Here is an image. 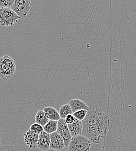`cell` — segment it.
<instances>
[{
  "label": "cell",
  "mask_w": 136,
  "mask_h": 151,
  "mask_svg": "<svg viewBox=\"0 0 136 151\" xmlns=\"http://www.w3.org/2000/svg\"><path fill=\"white\" fill-rule=\"evenodd\" d=\"M110 127V120L107 119L98 124L83 129L82 135L92 142L101 144L106 138Z\"/></svg>",
  "instance_id": "1"
},
{
  "label": "cell",
  "mask_w": 136,
  "mask_h": 151,
  "mask_svg": "<svg viewBox=\"0 0 136 151\" xmlns=\"http://www.w3.org/2000/svg\"><path fill=\"white\" fill-rule=\"evenodd\" d=\"M108 119V116L98 105L91 104L85 119L82 121L83 128L96 124Z\"/></svg>",
  "instance_id": "2"
},
{
  "label": "cell",
  "mask_w": 136,
  "mask_h": 151,
  "mask_svg": "<svg viewBox=\"0 0 136 151\" xmlns=\"http://www.w3.org/2000/svg\"><path fill=\"white\" fill-rule=\"evenodd\" d=\"M16 72V64L14 59L8 55L0 58V78L4 81L11 79Z\"/></svg>",
  "instance_id": "3"
},
{
  "label": "cell",
  "mask_w": 136,
  "mask_h": 151,
  "mask_svg": "<svg viewBox=\"0 0 136 151\" xmlns=\"http://www.w3.org/2000/svg\"><path fill=\"white\" fill-rule=\"evenodd\" d=\"M92 141L82 135L73 137L68 147V151H89Z\"/></svg>",
  "instance_id": "4"
},
{
  "label": "cell",
  "mask_w": 136,
  "mask_h": 151,
  "mask_svg": "<svg viewBox=\"0 0 136 151\" xmlns=\"http://www.w3.org/2000/svg\"><path fill=\"white\" fill-rule=\"evenodd\" d=\"M19 17L11 8H0V24L9 27L18 22Z\"/></svg>",
  "instance_id": "5"
},
{
  "label": "cell",
  "mask_w": 136,
  "mask_h": 151,
  "mask_svg": "<svg viewBox=\"0 0 136 151\" xmlns=\"http://www.w3.org/2000/svg\"><path fill=\"white\" fill-rule=\"evenodd\" d=\"M32 3L29 0H15L11 9L19 17L24 19L29 14Z\"/></svg>",
  "instance_id": "6"
},
{
  "label": "cell",
  "mask_w": 136,
  "mask_h": 151,
  "mask_svg": "<svg viewBox=\"0 0 136 151\" xmlns=\"http://www.w3.org/2000/svg\"><path fill=\"white\" fill-rule=\"evenodd\" d=\"M57 132L62 138L65 142V147L68 148L72 137L69 132L68 124L64 119H60L58 121V129Z\"/></svg>",
  "instance_id": "7"
},
{
  "label": "cell",
  "mask_w": 136,
  "mask_h": 151,
  "mask_svg": "<svg viewBox=\"0 0 136 151\" xmlns=\"http://www.w3.org/2000/svg\"><path fill=\"white\" fill-rule=\"evenodd\" d=\"M39 135V134L29 130L24 134V142L31 149L37 148Z\"/></svg>",
  "instance_id": "8"
},
{
  "label": "cell",
  "mask_w": 136,
  "mask_h": 151,
  "mask_svg": "<svg viewBox=\"0 0 136 151\" xmlns=\"http://www.w3.org/2000/svg\"><path fill=\"white\" fill-rule=\"evenodd\" d=\"M50 149L55 151H62L65 147V142L57 132L50 134Z\"/></svg>",
  "instance_id": "9"
},
{
  "label": "cell",
  "mask_w": 136,
  "mask_h": 151,
  "mask_svg": "<svg viewBox=\"0 0 136 151\" xmlns=\"http://www.w3.org/2000/svg\"><path fill=\"white\" fill-rule=\"evenodd\" d=\"M50 134L45 132H43L40 134L37 147L39 150L42 151L49 150L50 149Z\"/></svg>",
  "instance_id": "10"
},
{
  "label": "cell",
  "mask_w": 136,
  "mask_h": 151,
  "mask_svg": "<svg viewBox=\"0 0 136 151\" xmlns=\"http://www.w3.org/2000/svg\"><path fill=\"white\" fill-rule=\"evenodd\" d=\"M72 137H75L82 134L83 126L81 121L75 119V121L70 124L68 125Z\"/></svg>",
  "instance_id": "11"
},
{
  "label": "cell",
  "mask_w": 136,
  "mask_h": 151,
  "mask_svg": "<svg viewBox=\"0 0 136 151\" xmlns=\"http://www.w3.org/2000/svg\"><path fill=\"white\" fill-rule=\"evenodd\" d=\"M69 105L71 106L72 113L81 110H89V106H88L84 102L79 99H73L69 101Z\"/></svg>",
  "instance_id": "12"
},
{
  "label": "cell",
  "mask_w": 136,
  "mask_h": 151,
  "mask_svg": "<svg viewBox=\"0 0 136 151\" xmlns=\"http://www.w3.org/2000/svg\"><path fill=\"white\" fill-rule=\"evenodd\" d=\"M43 111L45 113L49 120L58 121L60 119V117L58 111H57V110L54 107H45L43 109Z\"/></svg>",
  "instance_id": "13"
},
{
  "label": "cell",
  "mask_w": 136,
  "mask_h": 151,
  "mask_svg": "<svg viewBox=\"0 0 136 151\" xmlns=\"http://www.w3.org/2000/svg\"><path fill=\"white\" fill-rule=\"evenodd\" d=\"M35 121H36V123L39 124L42 127H44L50 120L48 119V117H47L44 111L40 110L36 114Z\"/></svg>",
  "instance_id": "14"
},
{
  "label": "cell",
  "mask_w": 136,
  "mask_h": 151,
  "mask_svg": "<svg viewBox=\"0 0 136 151\" xmlns=\"http://www.w3.org/2000/svg\"><path fill=\"white\" fill-rule=\"evenodd\" d=\"M44 132L51 134L54 132H57L58 129V121L50 120L46 125L43 127Z\"/></svg>",
  "instance_id": "15"
},
{
  "label": "cell",
  "mask_w": 136,
  "mask_h": 151,
  "mask_svg": "<svg viewBox=\"0 0 136 151\" xmlns=\"http://www.w3.org/2000/svg\"><path fill=\"white\" fill-rule=\"evenodd\" d=\"M58 112L60 115V119H65V118L67 116L73 114L72 108L71 106L69 105V104H65L61 106V107L59 109Z\"/></svg>",
  "instance_id": "16"
},
{
  "label": "cell",
  "mask_w": 136,
  "mask_h": 151,
  "mask_svg": "<svg viewBox=\"0 0 136 151\" xmlns=\"http://www.w3.org/2000/svg\"><path fill=\"white\" fill-rule=\"evenodd\" d=\"M87 112V110H81L76 112L75 113H73V115L74 116L75 119L82 122L85 119Z\"/></svg>",
  "instance_id": "17"
},
{
  "label": "cell",
  "mask_w": 136,
  "mask_h": 151,
  "mask_svg": "<svg viewBox=\"0 0 136 151\" xmlns=\"http://www.w3.org/2000/svg\"><path fill=\"white\" fill-rule=\"evenodd\" d=\"M15 0H0L1 8H11Z\"/></svg>",
  "instance_id": "18"
},
{
  "label": "cell",
  "mask_w": 136,
  "mask_h": 151,
  "mask_svg": "<svg viewBox=\"0 0 136 151\" xmlns=\"http://www.w3.org/2000/svg\"><path fill=\"white\" fill-rule=\"evenodd\" d=\"M30 130H31L32 132H36L37 134H40L42 132H44V128L42 126H41V125H40L37 123H34L33 124L31 125V126L30 127Z\"/></svg>",
  "instance_id": "19"
},
{
  "label": "cell",
  "mask_w": 136,
  "mask_h": 151,
  "mask_svg": "<svg viewBox=\"0 0 136 151\" xmlns=\"http://www.w3.org/2000/svg\"><path fill=\"white\" fill-rule=\"evenodd\" d=\"M65 122L66 123V124L68 125V124H72L75 120V117H74V116L72 114H69L68 116H67L65 118Z\"/></svg>",
  "instance_id": "20"
},
{
  "label": "cell",
  "mask_w": 136,
  "mask_h": 151,
  "mask_svg": "<svg viewBox=\"0 0 136 151\" xmlns=\"http://www.w3.org/2000/svg\"><path fill=\"white\" fill-rule=\"evenodd\" d=\"M0 151H15L11 146H5L0 148Z\"/></svg>",
  "instance_id": "21"
},
{
  "label": "cell",
  "mask_w": 136,
  "mask_h": 151,
  "mask_svg": "<svg viewBox=\"0 0 136 151\" xmlns=\"http://www.w3.org/2000/svg\"><path fill=\"white\" fill-rule=\"evenodd\" d=\"M0 143H1V141H0Z\"/></svg>",
  "instance_id": "22"
}]
</instances>
